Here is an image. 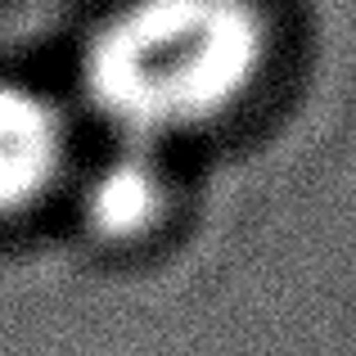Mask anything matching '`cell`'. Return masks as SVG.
Instances as JSON below:
<instances>
[{"label": "cell", "instance_id": "cell-2", "mask_svg": "<svg viewBox=\"0 0 356 356\" xmlns=\"http://www.w3.org/2000/svg\"><path fill=\"white\" fill-rule=\"evenodd\" d=\"M68 122L32 86L0 81V212L32 208L63 172Z\"/></svg>", "mask_w": 356, "mask_h": 356}, {"label": "cell", "instance_id": "cell-1", "mask_svg": "<svg viewBox=\"0 0 356 356\" xmlns=\"http://www.w3.org/2000/svg\"><path fill=\"white\" fill-rule=\"evenodd\" d=\"M266 50L257 0H127L86 41L81 90L122 145L158 149L239 108Z\"/></svg>", "mask_w": 356, "mask_h": 356}, {"label": "cell", "instance_id": "cell-3", "mask_svg": "<svg viewBox=\"0 0 356 356\" xmlns=\"http://www.w3.org/2000/svg\"><path fill=\"white\" fill-rule=\"evenodd\" d=\"M172 208V176L158 149L118 145L99 158L81 185V221L104 243H131L158 226Z\"/></svg>", "mask_w": 356, "mask_h": 356}]
</instances>
